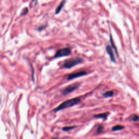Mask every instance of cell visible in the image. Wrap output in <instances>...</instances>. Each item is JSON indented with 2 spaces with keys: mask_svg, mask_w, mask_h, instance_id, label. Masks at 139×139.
<instances>
[{
  "mask_svg": "<svg viewBox=\"0 0 139 139\" xmlns=\"http://www.w3.org/2000/svg\"><path fill=\"white\" fill-rule=\"evenodd\" d=\"M80 101H81V100L79 98H74L73 99H69L62 103L57 108H56L54 111H58L64 109L71 107V106L79 104Z\"/></svg>",
  "mask_w": 139,
  "mask_h": 139,
  "instance_id": "obj_1",
  "label": "cell"
},
{
  "mask_svg": "<svg viewBox=\"0 0 139 139\" xmlns=\"http://www.w3.org/2000/svg\"><path fill=\"white\" fill-rule=\"evenodd\" d=\"M103 126L102 125H99L98 126V128H97V133H101L102 132H103Z\"/></svg>",
  "mask_w": 139,
  "mask_h": 139,
  "instance_id": "obj_13",
  "label": "cell"
},
{
  "mask_svg": "<svg viewBox=\"0 0 139 139\" xmlns=\"http://www.w3.org/2000/svg\"><path fill=\"white\" fill-rule=\"evenodd\" d=\"M130 119H131V120L132 121L136 122V121H139V117L137 115L134 114V115H132L131 117H130Z\"/></svg>",
  "mask_w": 139,
  "mask_h": 139,
  "instance_id": "obj_11",
  "label": "cell"
},
{
  "mask_svg": "<svg viewBox=\"0 0 139 139\" xmlns=\"http://www.w3.org/2000/svg\"><path fill=\"white\" fill-rule=\"evenodd\" d=\"M114 95V92L112 91H106L103 94L104 97H110Z\"/></svg>",
  "mask_w": 139,
  "mask_h": 139,
  "instance_id": "obj_9",
  "label": "cell"
},
{
  "mask_svg": "<svg viewBox=\"0 0 139 139\" xmlns=\"http://www.w3.org/2000/svg\"><path fill=\"white\" fill-rule=\"evenodd\" d=\"M76 128L75 126H70V127H64L63 128V130H64V131H69V130H71L72 129H75Z\"/></svg>",
  "mask_w": 139,
  "mask_h": 139,
  "instance_id": "obj_12",
  "label": "cell"
},
{
  "mask_svg": "<svg viewBox=\"0 0 139 139\" xmlns=\"http://www.w3.org/2000/svg\"><path fill=\"white\" fill-rule=\"evenodd\" d=\"M71 54V51L70 48L66 47L64 48V49H60L58 50L56 52L55 56V58H59L62 57V56H69Z\"/></svg>",
  "mask_w": 139,
  "mask_h": 139,
  "instance_id": "obj_3",
  "label": "cell"
},
{
  "mask_svg": "<svg viewBox=\"0 0 139 139\" xmlns=\"http://www.w3.org/2000/svg\"><path fill=\"white\" fill-rule=\"evenodd\" d=\"M108 116V114L106 113H103V114H100L98 115H96L94 116L96 118H103L104 119H105L107 118Z\"/></svg>",
  "mask_w": 139,
  "mask_h": 139,
  "instance_id": "obj_7",
  "label": "cell"
},
{
  "mask_svg": "<svg viewBox=\"0 0 139 139\" xmlns=\"http://www.w3.org/2000/svg\"><path fill=\"white\" fill-rule=\"evenodd\" d=\"M86 75H87V73L86 71H79V72H74V73L70 74V75L68 76V77H67V79H68L69 80H72V79H75V78L82 77V76H84Z\"/></svg>",
  "mask_w": 139,
  "mask_h": 139,
  "instance_id": "obj_5",
  "label": "cell"
},
{
  "mask_svg": "<svg viewBox=\"0 0 139 139\" xmlns=\"http://www.w3.org/2000/svg\"><path fill=\"white\" fill-rule=\"evenodd\" d=\"M110 42H111V47H112L113 48H114V49L115 50V51H116V53L117 54V51L116 47V46H115V45H114V42H113V40H112V38L111 35L110 36Z\"/></svg>",
  "mask_w": 139,
  "mask_h": 139,
  "instance_id": "obj_14",
  "label": "cell"
},
{
  "mask_svg": "<svg viewBox=\"0 0 139 139\" xmlns=\"http://www.w3.org/2000/svg\"><path fill=\"white\" fill-rule=\"evenodd\" d=\"M106 52H107L108 54H109V55L111 60L113 62H116V60H115L114 52H113L112 49V47L110 46V45H108L106 47Z\"/></svg>",
  "mask_w": 139,
  "mask_h": 139,
  "instance_id": "obj_6",
  "label": "cell"
},
{
  "mask_svg": "<svg viewBox=\"0 0 139 139\" xmlns=\"http://www.w3.org/2000/svg\"><path fill=\"white\" fill-rule=\"evenodd\" d=\"M65 2L66 1H65V0H64V1H63L62 2H61V3L59 4V6L57 7V8H56V14H58V13L60 12V10H62L63 7L64 6V4L65 3Z\"/></svg>",
  "mask_w": 139,
  "mask_h": 139,
  "instance_id": "obj_8",
  "label": "cell"
},
{
  "mask_svg": "<svg viewBox=\"0 0 139 139\" xmlns=\"http://www.w3.org/2000/svg\"><path fill=\"white\" fill-rule=\"evenodd\" d=\"M82 62L83 60L81 58H77L71 59L67 60L66 62L65 63L64 66L66 69H70L71 67L76 66V65L80 64V63H82Z\"/></svg>",
  "mask_w": 139,
  "mask_h": 139,
  "instance_id": "obj_2",
  "label": "cell"
},
{
  "mask_svg": "<svg viewBox=\"0 0 139 139\" xmlns=\"http://www.w3.org/2000/svg\"><path fill=\"white\" fill-rule=\"evenodd\" d=\"M80 85V84L77 83H74L72 84H71L70 85L66 87V88L64 89V90L62 91V93L64 95H69L71 92H73V91L76 90L79 86Z\"/></svg>",
  "mask_w": 139,
  "mask_h": 139,
  "instance_id": "obj_4",
  "label": "cell"
},
{
  "mask_svg": "<svg viewBox=\"0 0 139 139\" xmlns=\"http://www.w3.org/2000/svg\"><path fill=\"white\" fill-rule=\"evenodd\" d=\"M123 129H124L123 126L121 125H117L116 126H114V127H112V130L113 131H118V130H121Z\"/></svg>",
  "mask_w": 139,
  "mask_h": 139,
  "instance_id": "obj_10",
  "label": "cell"
},
{
  "mask_svg": "<svg viewBox=\"0 0 139 139\" xmlns=\"http://www.w3.org/2000/svg\"><path fill=\"white\" fill-rule=\"evenodd\" d=\"M58 139V138H53V139Z\"/></svg>",
  "mask_w": 139,
  "mask_h": 139,
  "instance_id": "obj_15",
  "label": "cell"
}]
</instances>
